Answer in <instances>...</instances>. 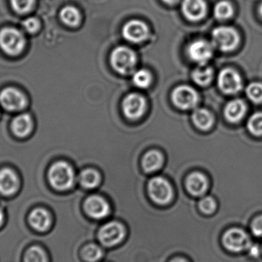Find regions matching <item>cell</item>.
Instances as JSON below:
<instances>
[{
	"label": "cell",
	"mask_w": 262,
	"mask_h": 262,
	"mask_svg": "<svg viewBox=\"0 0 262 262\" xmlns=\"http://www.w3.org/2000/svg\"><path fill=\"white\" fill-rule=\"evenodd\" d=\"M222 245L226 252L232 255L246 254L252 241L246 228L234 226L225 231L221 238Z\"/></svg>",
	"instance_id": "cell-1"
},
{
	"label": "cell",
	"mask_w": 262,
	"mask_h": 262,
	"mask_svg": "<svg viewBox=\"0 0 262 262\" xmlns=\"http://www.w3.org/2000/svg\"><path fill=\"white\" fill-rule=\"evenodd\" d=\"M49 180L51 185L57 190H68L73 186L75 173L66 162H57L49 169Z\"/></svg>",
	"instance_id": "cell-2"
},
{
	"label": "cell",
	"mask_w": 262,
	"mask_h": 262,
	"mask_svg": "<svg viewBox=\"0 0 262 262\" xmlns=\"http://www.w3.org/2000/svg\"><path fill=\"white\" fill-rule=\"evenodd\" d=\"M212 44L223 52H231L238 47L240 37L234 28L220 26L212 33Z\"/></svg>",
	"instance_id": "cell-3"
},
{
	"label": "cell",
	"mask_w": 262,
	"mask_h": 262,
	"mask_svg": "<svg viewBox=\"0 0 262 262\" xmlns=\"http://www.w3.org/2000/svg\"><path fill=\"white\" fill-rule=\"evenodd\" d=\"M25 45L24 36L17 29L5 28L0 31V47L7 55H18L24 49Z\"/></svg>",
	"instance_id": "cell-4"
},
{
	"label": "cell",
	"mask_w": 262,
	"mask_h": 262,
	"mask_svg": "<svg viewBox=\"0 0 262 262\" xmlns=\"http://www.w3.org/2000/svg\"><path fill=\"white\" fill-rule=\"evenodd\" d=\"M111 61L117 72L122 75H129L135 69L137 57L135 53L129 48L121 46L113 51Z\"/></svg>",
	"instance_id": "cell-5"
},
{
	"label": "cell",
	"mask_w": 262,
	"mask_h": 262,
	"mask_svg": "<svg viewBox=\"0 0 262 262\" xmlns=\"http://www.w3.org/2000/svg\"><path fill=\"white\" fill-rule=\"evenodd\" d=\"M126 236L125 228L118 222L104 225L98 232L100 243L106 247H113L121 243Z\"/></svg>",
	"instance_id": "cell-6"
},
{
	"label": "cell",
	"mask_w": 262,
	"mask_h": 262,
	"mask_svg": "<svg viewBox=\"0 0 262 262\" xmlns=\"http://www.w3.org/2000/svg\"><path fill=\"white\" fill-rule=\"evenodd\" d=\"M0 105L9 112H20L27 105V99L18 89L8 87L0 92Z\"/></svg>",
	"instance_id": "cell-7"
},
{
	"label": "cell",
	"mask_w": 262,
	"mask_h": 262,
	"mask_svg": "<svg viewBox=\"0 0 262 262\" xmlns=\"http://www.w3.org/2000/svg\"><path fill=\"white\" fill-rule=\"evenodd\" d=\"M218 84L223 93L235 95L243 89V78L236 70L227 68L220 72Z\"/></svg>",
	"instance_id": "cell-8"
},
{
	"label": "cell",
	"mask_w": 262,
	"mask_h": 262,
	"mask_svg": "<svg viewBox=\"0 0 262 262\" xmlns=\"http://www.w3.org/2000/svg\"><path fill=\"white\" fill-rule=\"evenodd\" d=\"M149 193L151 199L160 205L169 203L172 198V189L169 183L161 177H156L149 182Z\"/></svg>",
	"instance_id": "cell-9"
},
{
	"label": "cell",
	"mask_w": 262,
	"mask_h": 262,
	"mask_svg": "<svg viewBox=\"0 0 262 262\" xmlns=\"http://www.w3.org/2000/svg\"><path fill=\"white\" fill-rule=\"evenodd\" d=\"M174 104L180 108L187 110L195 107L198 104L197 92L189 86H180L173 91L172 95Z\"/></svg>",
	"instance_id": "cell-10"
},
{
	"label": "cell",
	"mask_w": 262,
	"mask_h": 262,
	"mask_svg": "<svg viewBox=\"0 0 262 262\" xmlns=\"http://www.w3.org/2000/svg\"><path fill=\"white\" fill-rule=\"evenodd\" d=\"M187 52L189 58L192 61L203 66L212 58L213 55V47L209 41L197 40L189 45Z\"/></svg>",
	"instance_id": "cell-11"
},
{
	"label": "cell",
	"mask_w": 262,
	"mask_h": 262,
	"mask_svg": "<svg viewBox=\"0 0 262 262\" xmlns=\"http://www.w3.org/2000/svg\"><path fill=\"white\" fill-rule=\"evenodd\" d=\"M86 213L95 220L105 218L110 212V206L104 199L98 195H92L86 200L84 205Z\"/></svg>",
	"instance_id": "cell-12"
},
{
	"label": "cell",
	"mask_w": 262,
	"mask_h": 262,
	"mask_svg": "<svg viewBox=\"0 0 262 262\" xmlns=\"http://www.w3.org/2000/svg\"><path fill=\"white\" fill-rule=\"evenodd\" d=\"M149 35L147 26L140 20L129 21L123 28V35L131 42L139 43L144 41Z\"/></svg>",
	"instance_id": "cell-13"
},
{
	"label": "cell",
	"mask_w": 262,
	"mask_h": 262,
	"mask_svg": "<svg viewBox=\"0 0 262 262\" xmlns=\"http://www.w3.org/2000/svg\"><path fill=\"white\" fill-rule=\"evenodd\" d=\"M146 103L144 98L137 94H130L123 102V110L127 118L137 119L144 113Z\"/></svg>",
	"instance_id": "cell-14"
},
{
	"label": "cell",
	"mask_w": 262,
	"mask_h": 262,
	"mask_svg": "<svg viewBox=\"0 0 262 262\" xmlns=\"http://www.w3.org/2000/svg\"><path fill=\"white\" fill-rule=\"evenodd\" d=\"M19 185L15 172L9 168L0 170V193L4 195H12L16 192Z\"/></svg>",
	"instance_id": "cell-15"
},
{
	"label": "cell",
	"mask_w": 262,
	"mask_h": 262,
	"mask_svg": "<svg viewBox=\"0 0 262 262\" xmlns=\"http://www.w3.org/2000/svg\"><path fill=\"white\" fill-rule=\"evenodd\" d=\"M182 9L186 18L197 21L206 15V3L204 0H183Z\"/></svg>",
	"instance_id": "cell-16"
},
{
	"label": "cell",
	"mask_w": 262,
	"mask_h": 262,
	"mask_svg": "<svg viewBox=\"0 0 262 262\" xmlns=\"http://www.w3.org/2000/svg\"><path fill=\"white\" fill-rule=\"evenodd\" d=\"M246 112L247 106L246 103L241 99H234L226 104L224 115L229 122L238 123L244 118Z\"/></svg>",
	"instance_id": "cell-17"
},
{
	"label": "cell",
	"mask_w": 262,
	"mask_h": 262,
	"mask_svg": "<svg viewBox=\"0 0 262 262\" xmlns=\"http://www.w3.org/2000/svg\"><path fill=\"white\" fill-rule=\"evenodd\" d=\"M33 121L29 114H21L15 117L11 123V128L18 137H27L33 128Z\"/></svg>",
	"instance_id": "cell-18"
},
{
	"label": "cell",
	"mask_w": 262,
	"mask_h": 262,
	"mask_svg": "<svg viewBox=\"0 0 262 262\" xmlns=\"http://www.w3.org/2000/svg\"><path fill=\"white\" fill-rule=\"evenodd\" d=\"M186 187L192 195L200 196L203 195L207 189V180L203 174L197 172H193L188 177Z\"/></svg>",
	"instance_id": "cell-19"
},
{
	"label": "cell",
	"mask_w": 262,
	"mask_h": 262,
	"mask_svg": "<svg viewBox=\"0 0 262 262\" xmlns=\"http://www.w3.org/2000/svg\"><path fill=\"white\" fill-rule=\"evenodd\" d=\"M29 223L36 230L44 232L50 227L52 224L50 215L43 209H36L29 215Z\"/></svg>",
	"instance_id": "cell-20"
},
{
	"label": "cell",
	"mask_w": 262,
	"mask_h": 262,
	"mask_svg": "<svg viewBox=\"0 0 262 262\" xmlns=\"http://www.w3.org/2000/svg\"><path fill=\"white\" fill-rule=\"evenodd\" d=\"M192 120L195 126L203 130H209L213 124V117L206 109L201 108L195 111L192 115Z\"/></svg>",
	"instance_id": "cell-21"
},
{
	"label": "cell",
	"mask_w": 262,
	"mask_h": 262,
	"mask_svg": "<svg viewBox=\"0 0 262 262\" xmlns=\"http://www.w3.org/2000/svg\"><path fill=\"white\" fill-rule=\"evenodd\" d=\"M163 157L160 152L156 150L149 151L143 157V169L146 172H154L161 166Z\"/></svg>",
	"instance_id": "cell-22"
},
{
	"label": "cell",
	"mask_w": 262,
	"mask_h": 262,
	"mask_svg": "<svg viewBox=\"0 0 262 262\" xmlns=\"http://www.w3.org/2000/svg\"><path fill=\"white\" fill-rule=\"evenodd\" d=\"M80 183L88 189H93L98 186L101 181L99 173L94 169H85L79 177Z\"/></svg>",
	"instance_id": "cell-23"
},
{
	"label": "cell",
	"mask_w": 262,
	"mask_h": 262,
	"mask_svg": "<svg viewBox=\"0 0 262 262\" xmlns=\"http://www.w3.org/2000/svg\"><path fill=\"white\" fill-rule=\"evenodd\" d=\"M213 78V70L209 67H199L192 73L194 81L199 85H208Z\"/></svg>",
	"instance_id": "cell-24"
},
{
	"label": "cell",
	"mask_w": 262,
	"mask_h": 262,
	"mask_svg": "<svg viewBox=\"0 0 262 262\" xmlns=\"http://www.w3.org/2000/svg\"><path fill=\"white\" fill-rule=\"evenodd\" d=\"M60 17L63 23L68 26H75L81 20V15L76 8L73 6H66L61 9Z\"/></svg>",
	"instance_id": "cell-25"
},
{
	"label": "cell",
	"mask_w": 262,
	"mask_h": 262,
	"mask_svg": "<svg viewBox=\"0 0 262 262\" xmlns=\"http://www.w3.org/2000/svg\"><path fill=\"white\" fill-rule=\"evenodd\" d=\"M232 5L226 0H222L214 7V15L217 19L225 20L231 18L233 15Z\"/></svg>",
	"instance_id": "cell-26"
},
{
	"label": "cell",
	"mask_w": 262,
	"mask_h": 262,
	"mask_svg": "<svg viewBox=\"0 0 262 262\" xmlns=\"http://www.w3.org/2000/svg\"><path fill=\"white\" fill-rule=\"evenodd\" d=\"M102 256V249L96 245L90 244L83 249L82 257L85 261L96 262L101 260Z\"/></svg>",
	"instance_id": "cell-27"
},
{
	"label": "cell",
	"mask_w": 262,
	"mask_h": 262,
	"mask_svg": "<svg viewBox=\"0 0 262 262\" xmlns=\"http://www.w3.org/2000/svg\"><path fill=\"white\" fill-rule=\"evenodd\" d=\"M247 128L252 135L262 136V112H257L250 117L248 121Z\"/></svg>",
	"instance_id": "cell-28"
},
{
	"label": "cell",
	"mask_w": 262,
	"mask_h": 262,
	"mask_svg": "<svg viewBox=\"0 0 262 262\" xmlns=\"http://www.w3.org/2000/svg\"><path fill=\"white\" fill-rule=\"evenodd\" d=\"M246 94L248 98L252 102H262V83H251L246 88Z\"/></svg>",
	"instance_id": "cell-29"
},
{
	"label": "cell",
	"mask_w": 262,
	"mask_h": 262,
	"mask_svg": "<svg viewBox=\"0 0 262 262\" xmlns=\"http://www.w3.org/2000/svg\"><path fill=\"white\" fill-rule=\"evenodd\" d=\"M133 81L137 87L146 89L151 83V75L146 70H139L133 77Z\"/></svg>",
	"instance_id": "cell-30"
},
{
	"label": "cell",
	"mask_w": 262,
	"mask_h": 262,
	"mask_svg": "<svg viewBox=\"0 0 262 262\" xmlns=\"http://www.w3.org/2000/svg\"><path fill=\"white\" fill-rule=\"evenodd\" d=\"M25 262H47V258L42 249L32 247L26 252Z\"/></svg>",
	"instance_id": "cell-31"
},
{
	"label": "cell",
	"mask_w": 262,
	"mask_h": 262,
	"mask_svg": "<svg viewBox=\"0 0 262 262\" xmlns=\"http://www.w3.org/2000/svg\"><path fill=\"white\" fill-rule=\"evenodd\" d=\"M200 210L206 215H212L217 209V203L212 197L206 196L199 203Z\"/></svg>",
	"instance_id": "cell-32"
},
{
	"label": "cell",
	"mask_w": 262,
	"mask_h": 262,
	"mask_svg": "<svg viewBox=\"0 0 262 262\" xmlns=\"http://www.w3.org/2000/svg\"><path fill=\"white\" fill-rule=\"evenodd\" d=\"M249 229L252 236L256 238H262V214L255 215L252 218L249 226Z\"/></svg>",
	"instance_id": "cell-33"
},
{
	"label": "cell",
	"mask_w": 262,
	"mask_h": 262,
	"mask_svg": "<svg viewBox=\"0 0 262 262\" xmlns=\"http://www.w3.org/2000/svg\"><path fill=\"white\" fill-rule=\"evenodd\" d=\"M14 10L18 13L29 12L33 6L34 0H10Z\"/></svg>",
	"instance_id": "cell-34"
},
{
	"label": "cell",
	"mask_w": 262,
	"mask_h": 262,
	"mask_svg": "<svg viewBox=\"0 0 262 262\" xmlns=\"http://www.w3.org/2000/svg\"><path fill=\"white\" fill-rule=\"evenodd\" d=\"M248 257L252 260H260L262 255V247L261 245L258 244V243H252L249 249H248Z\"/></svg>",
	"instance_id": "cell-35"
},
{
	"label": "cell",
	"mask_w": 262,
	"mask_h": 262,
	"mask_svg": "<svg viewBox=\"0 0 262 262\" xmlns=\"http://www.w3.org/2000/svg\"><path fill=\"white\" fill-rule=\"evenodd\" d=\"M23 26L28 32L33 33L39 28V21L35 18H29L23 21Z\"/></svg>",
	"instance_id": "cell-36"
},
{
	"label": "cell",
	"mask_w": 262,
	"mask_h": 262,
	"mask_svg": "<svg viewBox=\"0 0 262 262\" xmlns=\"http://www.w3.org/2000/svg\"><path fill=\"white\" fill-rule=\"evenodd\" d=\"M169 262H187L183 258H175V259L171 260Z\"/></svg>",
	"instance_id": "cell-37"
},
{
	"label": "cell",
	"mask_w": 262,
	"mask_h": 262,
	"mask_svg": "<svg viewBox=\"0 0 262 262\" xmlns=\"http://www.w3.org/2000/svg\"><path fill=\"white\" fill-rule=\"evenodd\" d=\"M3 212H2L1 209H0V226H1L2 223H3Z\"/></svg>",
	"instance_id": "cell-38"
},
{
	"label": "cell",
	"mask_w": 262,
	"mask_h": 262,
	"mask_svg": "<svg viewBox=\"0 0 262 262\" xmlns=\"http://www.w3.org/2000/svg\"><path fill=\"white\" fill-rule=\"evenodd\" d=\"M166 3H169V4H172V3H176L177 0H163Z\"/></svg>",
	"instance_id": "cell-39"
},
{
	"label": "cell",
	"mask_w": 262,
	"mask_h": 262,
	"mask_svg": "<svg viewBox=\"0 0 262 262\" xmlns=\"http://www.w3.org/2000/svg\"><path fill=\"white\" fill-rule=\"evenodd\" d=\"M258 12H259V15L262 17V3L260 4L259 7H258Z\"/></svg>",
	"instance_id": "cell-40"
},
{
	"label": "cell",
	"mask_w": 262,
	"mask_h": 262,
	"mask_svg": "<svg viewBox=\"0 0 262 262\" xmlns=\"http://www.w3.org/2000/svg\"><path fill=\"white\" fill-rule=\"evenodd\" d=\"M261 247H262V245H261Z\"/></svg>",
	"instance_id": "cell-41"
}]
</instances>
